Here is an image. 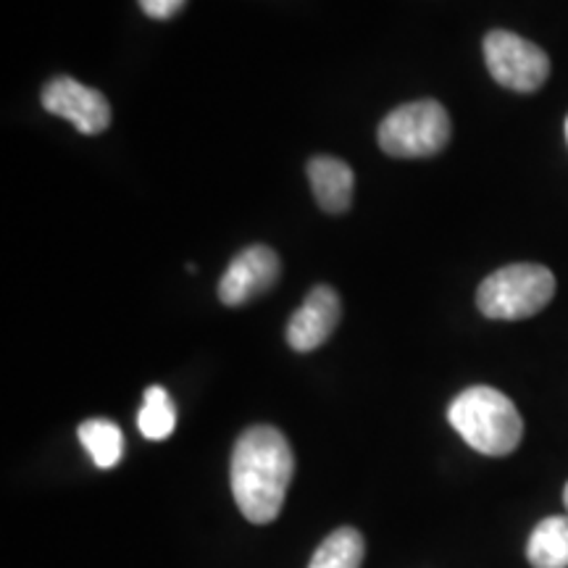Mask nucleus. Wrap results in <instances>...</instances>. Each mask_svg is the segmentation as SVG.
Wrapping results in <instances>:
<instances>
[{
  "label": "nucleus",
  "mask_w": 568,
  "mask_h": 568,
  "mask_svg": "<svg viewBox=\"0 0 568 568\" xmlns=\"http://www.w3.org/2000/svg\"><path fill=\"white\" fill-rule=\"evenodd\" d=\"M566 142H568V119H566Z\"/></svg>",
  "instance_id": "16"
},
{
  "label": "nucleus",
  "mask_w": 568,
  "mask_h": 568,
  "mask_svg": "<svg viewBox=\"0 0 568 568\" xmlns=\"http://www.w3.org/2000/svg\"><path fill=\"white\" fill-rule=\"evenodd\" d=\"M564 503H566V510H568V485H566V489H564Z\"/></svg>",
  "instance_id": "15"
},
{
  "label": "nucleus",
  "mask_w": 568,
  "mask_h": 568,
  "mask_svg": "<svg viewBox=\"0 0 568 568\" xmlns=\"http://www.w3.org/2000/svg\"><path fill=\"white\" fill-rule=\"evenodd\" d=\"M447 422L481 456H510L524 437L518 408L495 387H468L447 408Z\"/></svg>",
  "instance_id": "2"
},
{
  "label": "nucleus",
  "mask_w": 568,
  "mask_h": 568,
  "mask_svg": "<svg viewBox=\"0 0 568 568\" xmlns=\"http://www.w3.org/2000/svg\"><path fill=\"white\" fill-rule=\"evenodd\" d=\"M184 0H140V9L151 19H172L174 13H180Z\"/></svg>",
  "instance_id": "14"
},
{
  "label": "nucleus",
  "mask_w": 568,
  "mask_h": 568,
  "mask_svg": "<svg viewBox=\"0 0 568 568\" xmlns=\"http://www.w3.org/2000/svg\"><path fill=\"white\" fill-rule=\"evenodd\" d=\"M485 61L495 82L516 92L539 90L550 74L548 53L508 30H493L487 34Z\"/></svg>",
  "instance_id": "5"
},
{
  "label": "nucleus",
  "mask_w": 568,
  "mask_h": 568,
  "mask_svg": "<svg viewBox=\"0 0 568 568\" xmlns=\"http://www.w3.org/2000/svg\"><path fill=\"white\" fill-rule=\"evenodd\" d=\"M42 109L67 119L82 134H101L111 124V105L103 92L77 82L74 77H53L42 88Z\"/></svg>",
  "instance_id": "6"
},
{
  "label": "nucleus",
  "mask_w": 568,
  "mask_h": 568,
  "mask_svg": "<svg viewBox=\"0 0 568 568\" xmlns=\"http://www.w3.org/2000/svg\"><path fill=\"white\" fill-rule=\"evenodd\" d=\"M527 558L531 568H568V516H550L531 529Z\"/></svg>",
  "instance_id": "10"
},
{
  "label": "nucleus",
  "mask_w": 568,
  "mask_h": 568,
  "mask_svg": "<svg viewBox=\"0 0 568 568\" xmlns=\"http://www.w3.org/2000/svg\"><path fill=\"white\" fill-rule=\"evenodd\" d=\"M450 142V116L437 101L406 103L379 124V148L393 159H429Z\"/></svg>",
  "instance_id": "4"
},
{
  "label": "nucleus",
  "mask_w": 568,
  "mask_h": 568,
  "mask_svg": "<svg viewBox=\"0 0 568 568\" xmlns=\"http://www.w3.org/2000/svg\"><path fill=\"white\" fill-rule=\"evenodd\" d=\"M308 180L318 205L329 213H343L353 201V169L332 155H316L308 163Z\"/></svg>",
  "instance_id": "9"
},
{
  "label": "nucleus",
  "mask_w": 568,
  "mask_h": 568,
  "mask_svg": "<svg viewBox=\"0 0 568 568\" xmlns=\"http://www.w3.org/2000/svg\"><path fill=\"white\" fill-rule=\"evenodd\" d=\"M339 314H343V303L339 295L329 284H318L311 290L301 308L287 324V343L297 353H311L318 345H324L337 329Z\"/></svg>",
  "instance_id": "8"
},
{
  "label": "nucleus",
  "mask_w": 568,
  "mask_h": 568,
  "mask_svg": "<svg viewBox=\"0 0 568 568\" xmlns=\"http://www.w3.org/2000/svg\"><path fill=\"white\" fill-rule=\"evenodd\" d=\"M295 474L287 437L274 426H251L232 450L230 481L240 514L251 524H272L282 514Z\"/></svg>",
  "instance_id": "1"
},
{
  "label": "nucleus",
  "mask_w": 568,
  "mask_h": 568,
  "mask_svg": "<svg viewBox=\"0 0 568 568\" xmlns=\"http://www.w3.org/2000/svg\"><path fill=\"white\" fill-rule=\"evenodd\" d=\"M77 435H80L82 447L90 453L92 464L98 468H113L122 464L124 435L109 418H88Z\"/></svg>",
  "instance_id": "11"
},
{
  "label": "nucleus",
  "mask_w": 568,
  "mask_h": 568,
  "mask_svg": "<svg viewBox=\"0 0 568 568\" xmlns=\"http://www.w3.org/2000/svg\"><path fill=\"white\" fill-rule=\"evenodd\" d=\"M366 556L364 535L353 527H343L332 531L329 537L318 545L311 558L308 568H361Z\"/></svg>",
  "instance_id": "12"
},
{
  "label": "nucleus",
  "mask_w": 568,
  "mask_h": 568,
  "mask_svg": "<svg viewBox=\"0 0 568 568\" xmlns=\"http://www.w3.org/2000/svg\"><path fill=\"white\" fill-rule=\"evenodd\" d=\"M556 295V276L539 264H510L489 274L477 290V305L487 318L518 322L539 314Z\"/></svg>",
  "instance_id": "3"
},
{
  "label": "nucleus",
  "mask_w": 568,
  "mask_h": 568,
  "mask_svg": "<svg viewBox=\"0 0 568 568\" xmlns=\"http://www.w3.org/2000/svg\"><path fill=\"white\" fill-rule=\"evenodd\" d=\"M280 255L268 245H251L232 258L222 282H219V301L224 305H243L253 297L268 293L280 280Z\"/></svg>",
  "instance_id": "7"
},
{
  "label": "nucleus",
  "mask_w": 568,
  "mask_h": 568,
  "mask_svg": "<svg viewBox=\"0 0 568 568\" xmlns=\"http://www.w3.org/2000/svg\"><path fill=\"white\" fill-rule=\"evenodd\" d=\"M138 426L142 437L151 439V443H161V439L172 437L176 426V408L172 397L163 387H148L145 397H142V408L138 414Z\"/></svg>",
  "instance_id": "13"
}]
</instances>
